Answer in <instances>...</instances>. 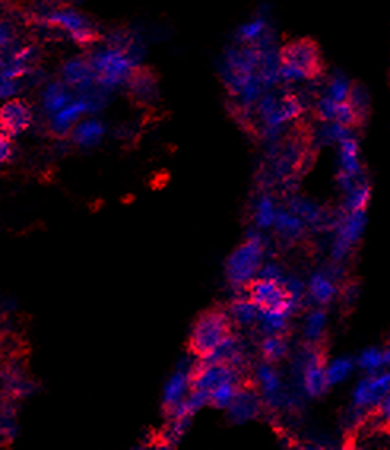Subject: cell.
Masks as SVG:
<instances>
[{"label": "cell", "instance_id": "obj_1", "mask_svg": "<svg viewBox=\"0 0 390 450\" xmlns=\"http://www.w3.org/2000/svg\"><path fill=\"white\" fill-rule=\"evenodd\" d=\"M89 62L94 68L95 83L105 91L127 85L132 73L138 68L129 51L116 43L94 51Z\"/></svg>", "mask_w": 390, "mask_h": 450}, {"label": "cell", "instance_id": "obj_2", "mask_svg": "<svg viewBox=\"0 0 390 450\" xmlns=\"http://www.w3.org/2000/svg\"><path fill=\"white\" fill-rule=\"evenodd\" d=\"M257 110L264 121V137L270 141L278 138L284 124L297 119L303 113L305 105L295 94L265 92L257 102Z\"/></svg>", "mask_w": 390, "mask_h": 450}, {"label": "cell", "instance_id": "obj_3", "mask_svg": "<svg viewBox=\"0 0 390 450\" xmlns=\"http://www.w3.org/2000/svg\"><path fill=\"white\" fill-rule=\"evenodd\" d=\"M319 72L317 49L310 42H293L279 51V83L298 85Z\"/></svg>", "mask_w": 390, "mask_h": 450}, {"label": "cell", "instance_id": "obj_4", "mask_svg": "<svg viewBox=\"0 0 390 450\" xmlns=\"http://www.w3.org/2000/svg\"><path fill=\"white\" fill-rule=\"evenodd\" d=\"M230 333V317L221 310L200 314L190 333L189 346L195 357H205Z\"/></svg>", "mask_w": 390, "mask_h": 450}, {"label": "cell", "instance_id": "obj_5", "mask_svg": "<svg viewBox=\"0 0 390 450\" xmlns=\"http://www.w3.org/2000/svg\"><path fill=\"white\" fill-rule=\"evenodd\" d=\"M262 257H264V243L259 233H249L248 241L233 250L227 260V278L235 286L248 284L259 272Z\"/></svg>", "mask_w": 390, "mask_h": 450}, {"label": "cell", "instance_id": "obj_6", "mask_svg": "<svg viewBox=\"0 0 390 450\" xmlns=\"http://www.w3.org/2000/svg\"><path fill=\"white\" fill-rule=\"evenodd\" d=\"M38 24L48 29L66 30L75 43L86 47L97 38V30L89 19L73 8H57L40 13Z\"/></svg>", "mask_w": 390, "mask_h": 450}, {"label": "cell", "instance_id": "obj_7", "mask_svg": "<svg viewBox=\"0 0 390 450\" xmlns=\"http://www.w3.org/2000/svg\"><path fill=\"white\" fill-rule=\"evenodd\" d=\"M190 389L193 390H208L211 391L217 385L227 381L238 382L236 368L228 363H217L209 366H194L189 372Z\"/></svg>", "mask_w": 390, "mask_h": 450}, {"label": "cell", "instance_id": "obj_8", "mask_svg": "<svg viewBox=\"0 0 390 450\" xmlns=\"http://www.w3.org/2000/svg\"><path fill=\"white\" fill-rule=\"evenodd\" d=\"M32 124L30 107L21 99L8 100L0 107V132L8 137H18Z\"/></svg>", "mask_w": 390, "mask_h": 450}, {"label": "cell", "instance_id": "obj_9", "mask_svg": "<svg viewBox=\"0 0 390 450\" xmlns=\"http://www.w3.org/2000/svg\"><path fill=\"white\" fill-rule=\"evenodd\" d=\"M303 385L310 396H321L327 390V377H325L324 358L316 351H308L302 355Z\"/></svg>", "mask_w": 390, "mask_h": 450}, {"label": "cell", "instance_id": "obj_10", "mask_svg": "<svg viewBox=\"0 0 390 450\" xmlns=\"http://www.w3.org/2000/svg\"><path fill=\"white\" fill-rule=\"evenodd\" d=\"M390 391V372H384V375L376 376V377H367L357 385L354 390V406L355 408H368L376 406L382 401Z\"/></svg>", "mask_w": 390, "mask_h": 450}, {"label": "cell", "instance_id": "obj_11", "mask_svg": "<svg viewBox=\"0 0 390 450\" xmlns=\"http://www.w3.org/2000/svg\"><path fill=\"white\" fill-rule=\"evenodd\" d=\"M62 81L68 87H75L78 92H85L87 89L97 85L95 73L89 59L85 57H72L62 66Z\"/></svg>", "mask_w": 390, "mask_h": 450}, {"label": "cell", "instance_id": "obj_12", "mask_svg": "<svg viewBox=\"0 0 390 450\" xmlns=\"http://www.w3.org/2000/svg\"><path fill=\"white\" fill-rule=\"evenodd\" d=\"M248 297L259 308H267L289 298V293H287L283 284H278V282L270 279L259 278L249 284Z\"/></svg>", "mask_w": 390, "mask_h": 450}, {"label": "cell", "instance_id": "obj_13", "mask_svg": "<svg viewBox=\"0 0 390 450\" xmlns=\"http://www.w3.org/2000/svg\"><path fill=\"white\" fill-rule=\"evenodd\" d=\"M268 35H272L270 16L268 11H260L236 29L235 42L240 44H255Z\"/></svg>", "mask_w": 390, "mask_h": 450}, {"label": "cell", "instance_id": "obj_14", "mask_svg": "<svg viewBox=\"0 0 390 450\" xmlns=\"http://www.w3.org/2000/svg\"><path fill=\"white\" fill-rule=\"evenodd\" d=\"M89 113L86 102L81 97L78 100H72L70 104H67L63 108H61L59 111H56L51 116V132H53L56 137L63 138L67 137L68 132L72 130V127L76 121L81 118V114Z\"/></svg>", "mask_w": 390, "mask_h": 450}, {"label": "cell", "instance_id": "obj_15", "mask_svg": "<svg viewBox=\"0 0 390 450\" xmlns=\"http://www.w3.org/2000/svg\"><path fill=\"white\" fill-rule=\"evenodd\" d=\"M262 408V401L254 390L238 389L233 401L228 404V417L236 423L254 419Z\"/></svg>", "mask_w": 390, "mask_h": 450}, {"label": "cell", "instance_id": "obj_16", "mask_svg": "<svg viewBox=\"0 0 390 450\" xmlns=\"http://www.w3.org/2000/svg\"><path fill=\"white\" fill-rule=\"evenodd\" d=\"M338 147V164L340 171L346 173L349 176H362V166L359 160V143L351 133L349 137L341 140Z\"/></svg>", "mask_w": 390, "mask_h": 450}, {"label": "cell", "instance_id": "obj_17", "mask_svg": "<svg viewBox=\"0 0 390 450\" xmlns=\"http://www.w3.org/2000/svg\"><path fill=\"white\" fill-rule=\"evenodd\" d=\"M259 382L264 390V400L265 403L270 404L272 408H278L283 403H287V398L281 391V382L276 372H274L270 366H260L257 371Z\"/></svg>", "mask_w": 390, "mask_h": 450}, {"label": "cell", "instance_id": "obj_18", "mask_svg": "<svg viewBox=\"0 0 390 450\" xmlns=\"http://www.w3.org/2000/svg\"><path fill=\"white\" fill-rule=\"evenodd\" d=\"M365 224V209L349 211V213H346V216L343 217L341 222H338V238L353 246V244L362 236Z\"/></svg>", "mask_w": 390, "mask_h": 450}, {"label": "cell", "instance_id": "obj_19", "mask_svg": "<svg viewBox=\"0 0 390 450\" xmlns=\"http://www.w3.org/2000/svg\"><path fill=\"white\" fill-rule=\"evenodd\" d=\"M70 102H72V92L68 91V86L63 81L49 83V85L43 89V94H42L43 110L49 114H54L56 111H59L61 108L70 104Z\"/></svg>", "mask_w": 390, "mask_h": 450}, {"label": "cell", "instance_id": "obj_20", "mask_svg": "<svg viewBox=\"0 0 390 450\" xmlns=\"http://www.w3.org/2000/svg\"><path fill=\"white\" fill-rule=\"evenodd\" d=\"M105 135V127L95 119H87L80 122L72 128V138L81 147H92L99 145Z\"/></svg>", "mask_w": 390, "mask_h": 450}, {"label": "cell", "instance_id": "obj_21", "mask_svg": "<svg viewBox=\"0 0 390 450\" xmlns=\"http://www.w3.org/2000/svg\"><path fill=\"white\" fill-rule=\"evenodd\" d=\"M127 85L130 87V92L133 97L138 102H152L157 95V86L154 81V76L151 73L145 72V70L137 68L135 72L132 73L130 80L127 81Z\"/></svg>", "mask_w": 390, "mask_h": 450}, {"label": "cell", "instance_id": "obj_22", "mask_svg": "<svg viewBox=\"0 0 390 450\" xmlns=\"http://www.w3.org/2000/svg\"><path fill=\"white\" fill-rule=\"evenodd\" d=\"M190 387V379L189 372L180 370L175 376H171L170 381L165 385L164 390V409L167 411L169 408L175 406L178 401L184 400V394Z\"/></svg>", "mask_w": 390, "mask_h": 450}, {"label": "cell", "instance_id": "obj_23", "mask_svg": "<svg viewBox=\"0 0 390 450\" xmlns=\"http://www.w3.org/2000/svg\"><path fill=\"white\" fill-rule=\"evenodd\" d=\"M310 291H311L312 298H315V301L319 305L330 303L336 295V287L334 284V281L324 273L312 274L311 282H310Z\"/></svg>", "mask_w": 390, "mask_h": 450}, {"label": "cell", "instance_id": "obj_24", "mask_svg": "<svg viewBox=\"0 0 390 450\" xmlns=\"http://www.w3.org/2000/svg\"><path fill=\"white\" fill-rule=\"evenodd\" d=\"M276 225V230L281 235H284L289 240H295L300 235H302L303 230V221L300 217L292 213V211L286 209H278L276 216H274V224Z\"/></svg>", "mask_w": 390, "mask_h": 450}, {"label": "cell", "instance_id": "obj_25", "mask_svg": "<svg viewBox=\"0 0 390 450\" xmlns=\"http://www.w3.org/2000/svg\"><path fill=\"white\" fill-rule=\"evenodd\" d=\"M351 91H353V83L348 76L341 72H335L325 85L324 95L335 102H348Z\"/></svg>", "mask_w": 390, "mask_h": 450}, {"label": "cell", "instance_id": "obj_26", "mask_svg": "<svg viewBox=\"0 0 390 450\" xmlns=\"http://www.w3.org/2000/svg\"><path fill=\"white\" fill-rule=\"evenodd\" d=\"M370 195H372L370 184L365 183V179H362L360 183H357L353 189L346 192V197H344V209H346V213H349V211L365 209L370 202Z\"/></svg>", "mask_w": 390, "mask_h": 450}, {"label": "cell", "instance_id": "obj_27", "mask_svg": "<svg viewBox=\"0 0 390 450\" xmlns=\"http://www.w3.org/2000/svg\"><path fill=\"white\" fill-rule=\"evenodd\" d=\"M190 423V417H181V419H170L167 427L161 433V444L164 447H173L180 439L186 434Z\"/></svg>", "mask_w": 390, "mask_h": 450}, {"label": "cell", "instance_id": "obj_28", "mask_svg": "<svg viewBox=\"0 0 390 450\" xmlns=\"http://www.w3.org/2000/svg\"><path fill=\"white\" fill-rule=\"evenodd\" d=\"M259 310L260 308L252 303L249 298H240L233 301L232 308H230V312H232L235 322H238L240 325H248L259 317Z\"/></svg>", "mask_w": 390, "mask_h": 450}, {"label": "cell", "instance_id": "obj_29", "mask_svg": "<svg viewBox=\"0 0 390 450\" xmlns=\"http://www.w3.org/2000/svg\"><path fill=\"white\" fill-rule=\"evenodd\" d=\"M238 382L236 381H227L222 382L209 391V404H213L214 408H228V404L233 401V398L238 391Z\"/></svg>", "mask_w": 390, "mask_h": 450}, {"label": "cell", "instance_id": "obj_30", "mask_svg": "<svg viewBox=\"0 0 390 450\" xmlns=\"http://www.w3.org/2000/svg\"><path fill=\"white\" fill-rule=\"evenodd\" d=\"M291 209L292 213H295L300 217V219L310 222L312 225H319L327 221L324 219V213L316 207V205L306 202L303 198H295V200H292Z\"/></svg>", "mask_w": 390, "mask_h": 450}, {"label": "cell", "instance_id": "obj_31", "mask_svg": "<svg viewBox=\"0 0 390 450\" xmlns=\"http://www.w3.org/2000/svg\"><path fill=\"white\" fill-rule=\"evenodd\" d=\"M351 135V127H346L340 124V122H324L317 132V138L321 140V143L331 145V143H340Z\"/></svg>", "mask_w": 390, "mask_h": 450}, {"label": "cell", "instance_id": "obj_32", "mask_svg": "<svg viewBox=\"0 0 390 450\" xmlns=\"http://www.w3.org/2000/svg\"><path fill=\"white\" fill-rule=\"evenodd\" d=\"M348 102L357 116V122H362L370 110V97L365 89L362 86H353Z\"/></svg>", "mask_w": 390, "mask_h": 450}, {"label": "cell", "instance_id": "obj_33", "mask_svg": "<svg viewBox=\"0 0 390 450\" xmlns=\"http://www.w3.org/2000/svg\"><path fill=\"white\" fill-rule=\"evenodd\" d=\"M351 371H353V362L349 358H336L327 370H325V377H327L329 385L338 384L346 379Z\"/></svg>", "mask_w": 390, "mask_h": 450}, {"label": "cell", "instance_id": "obj_34", "mask_svg": "<svg viewBox=\"0 0 390 450\" xmlns=\"http://www.w3.org/2000/svg\"><path fill=\"white\" fill-rule=\"evenodd\" d=\"M287 352V346L283 338L276 335L268 336L264 343H262V353L268 360V362H278L283 358Z\"/></svg>", "mask_w": 390, "mask_h": 450}, {"label": "cell", "instance_id": "obj_35", "mask_svg": "<svg viewBox=\"0 0 390 450\" xmlns=\"http://www.w3.org/2000/svg\"><path fill=\"white\" fill-rule=\"evenodd\" d=\"M274 216H276V209H274V203L270 197H262L257 208H255V221L262 229L272 227L274 224Z\"/></svg>", "mask_w": 390, "mask_h": 450}, {"label": "cell", "instance_id": "obj_36", "mask_svg": "<svg viewBox=\"0 0 390 450\" xmlns=\"http://www.w3.org/2000/svg\"><path fill=\"white\" fill-rule=\"evenodd\" d=\"M325 322H327V316L324 311H315L311 312L305 324V336L310 341H315L322 335Z\"/></svg>", "mask_w": 390, "mask_h": 450}, {"label": "cell", "instance_id": "obj_37", "mask_svg": "<svg viewBox=\"0 0 390 450\" xmlns=\"http://www.w3.org/2000/svg\"><path fill=\"white\" fill-rule=\"evenodd\" d=\"M184 404H186L188 414L193 417L203 406L209 404V391L208 390H193V394H190L188 400H184Z\"/></svg>", "mask_w": 390, "mask_h": 450}, {"label": "cell", "instance_id": "obj_38", "mask_svg": "<svg viewBox=\"0 0 390 450\" xmlns=\"http://www.w3.org/2000/svg\"><path fill=\"white\" fill-rule=\"evenodd\" d=\"M359 365L362 366L363 370H367L370 372L376 371V370H379L382 365H384V355H382V352L376 351V349H368L360 355Z\"/></svg>", "mask_w": 390, "mask_h": 450}, {"label": "cell", "instance_id": "obj_39", "mask_svg": "<svg viewBox=\"0 0 390 450\" xmlns=\"http://www.w3.org/2000/svg\"><path fill=\"white\" fill-rule=\"evenodd\" d=\"M15 47V29L6 21L0 19V56Z\"/></svg>", "mask_w": 390, "mask_h": 450}, {"label": "cell", "instance_id": "obj_40", "mask_svg": "<svg viewBox=\"0 0 390 450\" xmlns=\"http://www.w3.org/2000/svg\"><path fill=\"white\" fill-rule=\"evenodd\" d=\"M19 91L18 80H10L6 76L0 75V99H10L15 97Z\"/></svg>", "mask_w": 390, "mask_h": 450}, {"label": "cell", "instance_id": "obj_41", "mask_svg": "<svg viewBox=\"0 0 390 450\" xmlns=\"http://www.w3.org/2000/svg\"><path fill=\"white\" fill-rule=\"evenodd\" d=\"M259 278L270 279V281L278 282V284H283V282H284V276H283V273H281V269L276 265L262 267V269L259 272Z\"/></svg>", "mask_w": 390, "mask_h": 450}, {"label": "cell", "instance_id": "obj_42", "mask_svg": "<svg viewBox=\"0 0 390 450\" xmlns=\"http://www.w3.org/2000/svg\"><path fill=\"white\" fill-rule=\"evenodd\" d=\"M13 156V146L8 135L0 132V165L8 162Z\"/></svg>", "mask_w": 390, "mask_h": 450}, {"label": "cell", "instance_id": "obj_43", "mask_svg": "<svg viewBox=\"0 0 390 450\" xmlns=\"http://www.w3.org/2000/svg\"><path fill=\"white\" fill-rule=\"evenodd\" d=\"M351 249V244L344 243L343 240H340V238H336V241L334 244V249H331V257H334L335 260H343L344 257L348 255Z\"/></svg>", "mask_w": 390, "mask_h": 450}, {"label": "cell", "instance_id": "obj_44", "mask_svg": "<svg viewBox=\"0 0 390 450\" xmlns=\"http://www.w3.org/2000/svg\"><path fill=\"white\" fill-rule=\"evenodd\" d=\"M379 414L382 419H384V422L390 423V391L379 403Z\"/></svg>", "mask_w": 390, "mask_h": 450}, {"label": "cell", "instance_id": "obj_45", "mask_svg": "<svg viewBox=\"0 0 390 450\" xmlns=\"http://www.w3.org/2000/svg\"><path fill=\"white\" fill-rule=\"evenodd\" d=\"M382 355H384V363H389V365H390V349L386 351L384 353H382Z\"/></svg>", "mask_w": 390, "mask_h": 450}]
</instances>
